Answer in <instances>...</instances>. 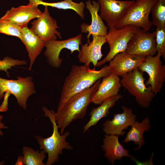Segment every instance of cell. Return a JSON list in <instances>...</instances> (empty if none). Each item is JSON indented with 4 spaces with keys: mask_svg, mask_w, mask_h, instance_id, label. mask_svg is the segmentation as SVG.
<instances>
[{
    "mask_svg": "<svg viewBox=\"0 0 165 165\" xmlns=\"http://www.w3.org/2000/svg\"><path fill=\"white\" fill-rule=\"evenodd\" d=\"M111 73L108 65L99 70L83 65H72L62 87L57 109L71 97L92 86L98 79Z\"/></svg>",
    "mask_w": 165,
    "mask_h": 165,
    "instance_id": "cell-1",
    "label": "cell"
},
{
    "mask_svg": "<svg viewBox=\"0 0 165 165\" xmlns=\"http://www.w3.org/2000/svg\"><path fill=\"white\" fill-rule=\"evenodd\" d=\"M101 81L97 80L92 86L71 97L56 112H53L61 134L72 122L82 119L86 114L88 107Z\"/></svg>",
    "mask_w": 165,
    "mask_h": 165,
    "instance_id": "cell-2",
    "label": "cell"
},
{
    "mask_svg": "<svg viewBox=\"0 0 165 165\" xmlns=\"http://www.w3.org/2000/svg\"><path fill=\"white\" fill-rule=\"evenodd\" d=\"M42 110L44 115L48 117L52 124L53 132L49 137L44 138L39 135L34 136L39 145L40 148L48 155L45 165H52L58 161L59 156L61 155L64 149L72 150L73 147L66 141L67 137L70 134L68 131L62 134L58 131V128L53 115V110H50L43 106Z\"/></svg>",
    "mask_w": 165,
    "mask_h": 165,
    "instance_id": "cell-3",
    "label": "cell"
},
{
    "mask_svg": "<svg viewBox=\"0 0 165 165\" xmlns=\"http://www.w3.org/2000/svg\"><path fill=\"white\" fill-rule=\"evenodd\" d=\"M16 79H8L0 77V100L4 97L0 107L1 112L7 110L8 99L10 94L14 95L19 106L26 110L28 98L36 92L32 77L18 76Z\"/></svg>",
    "mask_w": 165,
    "mask_h": 165,
    "instance_id": "cell-4",
    "label": "cell"
},
{
    "mask_svg": "<svg viewBox=\"0 0 165 165\" xmlns=\"http://www.w3.org/2000/svg\"><path fill=\"white\" fill-rule=\"evenodd\" d=\"M122 77L120 80L122 86L135 97L141 107L148 108L155 94L150 86L147 87L145 85L143 72L137 68Z\"/></svg>",
    "mask_w": 165,
    "mask_h": 165,
    "instance_id": "cell-5",
    "label": "cell"
},
{
    "mask_svg": "<svg viewBox=\"0 0 165 165\" xmlns=\"http://www.w3.org/2000/svg\"><path fill=\"white\" fill-rule=\"evenodd\" d=\"M157 0H135L115 28H119L132 25L148 31L152 25L149 20V15L152 6Z\"/></svg>",
    "mask_w": 165,
    "mask_h": 165,
    "instance_id": "cell-6",
    "label": "cell"
},
{
    "mask_svg": "<svg viewBox=\"0 0 165 165\" xmlns=\"http://www.w3.org/2000/svg\"><path fill=\"white\" fill-rule=\"evenodd\" d=\"M136 27L129 25L119 28H109L105 36L106 42L109 46V51L103 59L97 62L96 66H102L110 61L117 54L125 51Z\"/></svg>",
    "mask_w": 165,
    "mask_h": 165,
    "instance_id": "cell-7",
    "label": "cell"
},
{
    "mask_svg": "<svg viewBox=\"0 0 165 165\" xmlns=\"http://www.w3.org/2000/svg\"><path fill=\"white\" fill-rule=\"evenodd\" d=\"M161 57L159 53L156 56H146L138 68L141 72L148 74L149 78L145 85L151 86L155 95L160 91L165 81V66L161 60Z\"/></svg>",
    "mask_w": 165,
    "mask_h": 165,
    "instance_id": "cell-8",
    "label": "cell"
},
{
    "mask_svg": "<svg viewBox=\"0 0 165 165\" xmlns=\"http://www.w3.org/2000/svg\"><path fill=\"white\" fill-rule=\"evenodd\" d=\"M82 35L80 34L75 37L63 40L46 41L45 44L46 49L44 54L49 64L56 68L60 67L62 60L59 57L60 54L64 49L70 50L71 54L75 51L79 52V45H82Z\"/></svg>",
    "mask_w": 165,
    "mask_h": 165,
    "instance_id": "cell-9",
    "label": "cell"
},
{
    "mask_svg": "<svg viewBox=\"0 0 165 165\" xmlns=\"http://www.w3.org/2000/svg\"><path fill=\"white\" fill-rule=\"evenodd\" d=\"M155 35V31L150 33L136 27L126 51L130 54L145 57L154 56L156 53Z\"/></svg>",
    "mask_w": 165,
    "mask_h": 165,
    "instance_id": "cell-10",
    "label": "cell"
},
{
    "mask_svg": "<svg viewBox=\"0 0 165 165\" xmlns=\"http://www.w3.org/2000/svg\"><path fill=\"white\" fill-rule=\"evenodd\" d=\"M100 16L109 28L115 27L134 4V0H98Z\"/></svg>",
    "mask_w": 165,
    "mask_h": 165,
    "instance_id": "cell-11",
    "label": "cell"
},
{
    "mask_svg": "<svg viewBox=\"0 0 165 165\" xmlns=\"http://www.w3.org/2000/svg\"><path fill=\"white\" fill-rule=\"evenodd\" d=\"M29 0L28 5L12 8L0 19L9 21L22 28L27 26L30 21L39 17L42 13L38 8L42 0Z\"/></svg>",
    "mask_w": 165,
    "mask_h": 165,
    "instance_id": "cell-12",
    "label": "cell"
},
{
    "mask_svg": "<svg viewBox=\"0 0 165 165\" xmlns=\"http://www.w3.org/2000/svg\"><path fill=\"white\" fill-rule=\"evenodd\" d=\"M42 15L32 23L31 30L36 35L46 41L56 40L57 37L62 39L60 32L57 29L59 28L56 20L50 15L48 6H45Z\"/></svg>",
    "mask_w": 165,
    "mask_h": 165,
    "instance_id": "cell-13",
    "label": "cell"
},
{
    "mask_svg": "<svg viewBox=\"0 0 165 165\" xmlns=\"http://www.w3.org/2000/svg\"><path fill=\"white\" fill-rule=\"evenodd\" d=\"M123 112L114 114L112 119H107L102 124L103 131L106 134L122 136L127 129L136 120V115L133 110L122 106Z\"/></svg>",
    "mask_w": 165,
    "mask_h": 165,
    "instance_id": "cell-14",
    "label": "cell"
},
{
    "mask_svg": "<svg viewBox=\"0 0 165 165\" xmlns=\"http://www.w3.org/2000/svg\"><path fill=\"white\" fill-rule=\"evenodd\" d=\"M145 57L129 54L126 51L116 54L108 65L111 72L118 76H123L138 68Z\"/></svg>",
    "mask_w": 165,
    "mask_h": 165,
    "instance_id": "cell-15",
    "label": "cell"
},
{
    "mask_svg": "<svg viewBox=\"0 0 165 165\" xmlns=\"http://www.w3.org/2000/svg\"><path fill=\"white\" fill-rule=\"evenodd\" d=\"M92 36L91 42L82 45L78 55L79 61L88 67L91 62L96 66L103 56L101 51L102 46L106 42L105 36Z\"/></svg>",
    "mask_w": 165,
    "mask_h": 165,
    "instance_id": "cell-16",
    "label": "cell"
},
{
    "mask_svg": "<svg viewBox=\"0 0 165 165\" xmlns=\"http://www.w3.org/2000/svg\"><path fill=\"white\" fill-rule=\"evenodd\" d=\"M86 8L91 15V24L88 25L82 23L80 26L81 32L86 33L87 42H89V38L91 35L105 36L108 33V27L104 24L102 19L98 14L100 6L98 2L92 1V3L89 0L86 2Z\"/></svg>",
    "mask_w": 165,
    "mask_h": 165,
    "instance_id": "cell-17",
    "label": "cell"
},
{
    "mask_svg": "<svg viewBox=\"0 0 165 165\" xmlns=\"http://www.w3.org/2000/svg\"><path fill=\"white\" fill-rule=\"evenodd\" d=\"M91 103L101 104L105 100L118 94L122 86L119 76L111 72L102 78Z\"/></svg>",
    "mask_w": 165,
    "mask_h": 165,
    "instance_id": "cell-18",
    "label": "cell"
},
{
    "mask_svg": "<svg viewBox=\"0 0 165 165\" xmlns=\"http://www.w3.org/2000/svg\"><path fill=\"white\" fill-rule=\"evenodd\" d=\"M119 136L105 134L101 146L104 152V157L111 164H114L116 160L121 161L124 157H130V152L125 148L119 141Z\"/></svg>",
    "mask_w": 165,
    "mask_h": 165,
    "instance_id": "cell-19",
    "label": "cell"
},
{
    "mask_svg": "<svg viewBox=\"0 0 165 165\" xmlns=\"http://www.w3.org/2000/svg\"><path fill=\"white\" fill-rule=\"evenodd\" d=\"M20 40L25 45L30 59L29 69L31 70L35 59L45 47L46 41L34 34L28 26L22 28Z\"/></svg>",
    "mask_w": 165,
    "mask_h": 165,
    "instance_id": "cell-20",
    "label": "cell"
},
{
    "mask_svg": "<svg viewBox=\"0 0 165 165\" xmlns=\"http://www.w3.org/2000/svg\"><path fill=\"white\" fill-rule=\"evenodd\" d=\"M122 98V96L118 94L105 100L98 107L93 108L89 114V120L82 128V133H85L91 127L95 126L101 119L107 117L110 113V109Z\"/></svg>",
    "mask_w": 165,
    "mask_h": 165,
    "instance_id": "cell-21",
    "label": "cell"
},
{
    "mask_svg": "<svg viewBox=\"0 0 165 165\" xmlns=\"http://www.w3.org/2000/svg\"><path fill=\"white\" fill-rule=\"evenodd\" d=\"M130 127V128L123 142L125 143L131 141L134 142L138 145L134 149V151H137L145 144L144 133L145 131L148 132L151 128L149 118L146 117L141 122L136 120Z\"/></svg>",
    "mask_w": 165,
    "mask_h": 165,
    "instance_id": "cell-22",
    "label": "cell"
},
{
    "mask_svg": "<svg viewBox=\"0 0 165 165\" xmlns=\"http://www.w3.org/2000/svg\"><path fill=\"white\" fill-rule=\"evenodd\" d=\"M23 164L25 165H45L43 161L46 157L45 152L42 150L35 151L28 146L22 148Z\"/></svg>",
    "mask_w": 165,
    "mask_h": 165,
    "instance_id": "cell-23",
    "label": "cell"
},
{
    "mask_svg": "<svg viewBox=\"0 0 165 165\" xmlns=\"http://www.w3.org/2000/svg\"><path fill=\"white\" fill-rule=\"evenodd\" d=\"M39 5L50 6L60 9H71L75 11L81 19L84 18V9L85 5L82 2L76 3L73 2L72 0H64L57 2L49 3L42 0Z\"/></svg>",
    "mask_w": 165,
    "mask_h": 165,
    "instance_id": "cell-24",
    "label": "cell"
},
{
    "mask_svg": "<svg viewBox=\"0 0 165 165\" xmlns=\"http://www.w3.org/2000/svg\"><path fill=\"white\" fill-rule=\"evenodd\" d=\"M151 12L152 25L156 28H165V0H157L152 6Z\"/></svg>",
    "mask_w": 165,
    "mask_h": 165,
    "instance_id": "cell-25",
    "label": "cell"
},
{
    "mask_svg": "<svg viewBox=\"0 0 165 165\" xmlns=\"http://www.w3.org/2000/svg\"><path fill=\"white\" fill-rule=\"evenodd\" d=\"M22 28L9 21L0 19V33L15 36L20 39L22 35Z\"/></svg>",
    "mask_w": 165,
    "mask_h": 165,
    "instance_id": "cell-26",
    "label": "cell"
},
{
    "mask_svg": "<svg viewBox=\"0 0 165 165\" xmlns=\"http://www.w3.org/2000/svg\"><path fill=\"white\" fill-rule=\"evenodd\" d=\"M155 35L156 51L165 60V28H156Z\"/></svg>",
    "mask_w": 165,
    "mask_h": 165,
    "instance_id": "cell-27",
    "label": "cell"
},
{
    "mask_svg": "<svg viewBox=\"0 0 165 165\" xmlns=\"http://www.w3.org/2000/svg\"><path fill=\"white\" fill-rule=\"evenodd\" d=\"M26 64L27 62L24 60L15 59L8 57H5L2 60H0V71L5 72L7 76L9 77L8 69H11L12 67L15 66L23 65Z\"/></svg>",
    "mask_w": 165,
    "mask_h": 165,
    "instance_id": "cell-28",
    "label": "cell"
},
{
    "mask_svg": "<svg viewBox=\"0 0 165 165\" xmlns=\"http://www.w3.org/2000/svg\"><path fill=\"white\" fill-rule=\"evenodd\" d=\"M154 153L152 152L151 156L149 159H147L143 162H141L137 159L134 156L131 155L130 158V159L134 162L137 165H153V158Z\"/></svg>",
    "mask_w": 165,
    "mask_h": 165,
    "instance_id": "cell-29",
    "label": "cell"
},
{
    "mask_svg": "<svg viewBox=\"0 0 165 165\" xmlns=\"http://www.w3.org/2000/svg\"><path fill=\"white\" fill-rule=\"evenodd\" d=\"M3 118V116L1 115H0V135L1 136L4 135V133L2 130V129L8 128V127L5 126L4 123L2 122Z\"/></svg>",
    "mask_w": 165,
    "mask_h": 165,
    "instance_id": "cell-30",
    "label": "cell"
},
{
    "mask_svg": "<svg viewBox=\"0 0 165 165\" xmlns=\"http://www.w3.org/2000/svg\"><path fill=\"white\" fill-rule=\"evenodd\" d=\"M5 161L4 160H3L0 162V165H3L4 164Z\"/></svg>",
    "mask_w": 165,
    "mask_h": 165,
    "instance_id": "cell-31",
    "label": "cell"
}]
</instances>
